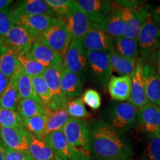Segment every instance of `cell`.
<instances>
[{
	"mask_svg": "<svg viewBox=\"0 0 160 160\" xmlns=\"http://www.w3.org/2000/svg\"><path fill=\"white\" fill-rule=\"evenodd\" d=\"M110 63L112 71H115L120 77L131 76L137 65V59L123 57L112 51L110 53Z\"/></svg>",
	"mask_w": 160,
	"mask_h": 160,
	"instance_id": "cell-29",
	"label": "cell"
},
{
	"mask_svg": "<svg viewBox=\"0 0 160 160\" xmlns=\"http://www.w3.org/2000/svg\"><path fill=\"white\" fill-rule=\"evenodd\" d=\"M84 51H97L111 53L113 51L112 39L104 32L91 28L82 39Z\"/></svg>",
	"mask_w": 160,
	"mask_h": 160,
	"instance_id": "cell-15",
	"label": "cell"
},
{
	"mask_svg": "<svg viewBox=\"0 0 160 160\" xmlns=\"http://www.w3.org/2000/svg\"><path fill=\"white\" fill-rule=\"evenodd\" d=\"M17 73L18 93H19V99L30 98V99L37 100L40 102L39 99L36 96L34 91H33L32 78L28 74H26L25 71L20 67V65Z\"/></svg>",
	"mask_w": 160,
	"mask_h": 160,
	"instance_id": "cell-32",
	"label": "cell"
},
{
	"mask_svg": "<svg viewBox=\"0 0 160 160\" xmlns=\"http://www.w3.org/2000/svg\"><path fill=\"white\" fill-rule=\"evenodd\" d=\"M142 65L143 61L139 59L137 62L134 71L131 75V88L128 102L137 110L149 103L145 94L142 77Z\"/></svg>",
	"mask_w": 160,
	"mask_h": 160,
	"instance_id": "cell-14",
	"label": "cell"
},
{
	"mask_svg": "<svg viewBox=\"0 0 160 160\" xmlns=\"http://www.w3.org/2000/svg\"><path fill=\"white\" fill-rule=\"evenodd\" d=\"M138 110L129 102L115 104L109 111V125L117 131H127L137 121Z\"/></svg>",
	"mask_w": 160,
	"mask_h": 160,
	"instance_id": "cell-6",
	"label": "cell"
},
{
	"mask_svg": "<svg viewBox=\"0 0 160 160\" xmlns=\"http://www.w3.org/2000/svg\"><path fill=\"white\" fill-rule=\"evenodd\" d=\"M54 19L45 15H22L15 10L13 11L15 25L21 26L29 31L35 37L36 41L51 26Z\"/></svg>",
	"mask_w": 160,
	"mask_h": 160,
	"instance_id": "cell-11",
	"label": "cell"
},
{
	"mask_svg": "<svg viewBox=\"0 0 160 160\" xmlns=\"http://www.w3.org/2000/svg\"><path fill=\"white\" fill-rule=\"evenodd\" d=\"M13 11L14 8L11 5L0 11V40L3 39L8 32L15 25Z\"/></svg>",
	"mask_w": 160,
	"mask_h": 160,
	"instance_id": "cell-37",
	"label": "cell"
},
{
	"mask_svg": "<svg viewBox=\"0 0 160 160\" xmlns=\"http://www.w3.org/2000/svg\"><path fill=\"white\" fill-rule=\"evenodd\" d=\"M13 2L11 0H0V11L6 8L11 5Z\"/></svg>",
	"mask_w": 160,
	"mask_h": 160,
	"instance_id": "cell-46",
	"label": "cell"
},
{
	"mask_svg": "<svg viewBox=\"0 0 160 160\" xmlns=\"http://www.w3.org/2000/svg\"><path fill=\"white\" fill-rule=\"evenodd\" d=\"M63 68V65L46 68L42 74L44 81L51 92L52 99L48 109L52 111L66 108L70 101L62 93L60 86L61 73Z\"/></svg>",
	"mask_w": 160,
	"mask_h": 160,
	"instance_id": "cell-7",
	"label": "cell"
},
{
	"mask_svg": "<svg viewBox=\"0 0 160 160\" xmlns=\"http://www.w3.org/2000/svg\"><path fill=\"white\" fill-rule=\"evenodd\" d=\"M45 68L63 65V59L54 51L39 42L35 41L27 53Z\"/></svg>",
	"mask_w": 160,
	"mask_h": 160,
	"instance_id": "cell-20",
	"label": "cell"
},
{
	"mask_svg": "<svg viewBox=\"0 0 160 160\" xmlns=\"http://www.w3.org/2000/svg\"><path fill=\"white\" fill-rule=\"evenodd\" d=\"M139 2H113L111 11L102 22L96 28L111 38L123 37L126 24L131 17L133 7Z\"/></svg>",
	"mask_w": 160,
	"mask_h": 160,
	"instance_id": "cell-2",
	"label": "cell"
},
{
	"mask_svg": "<svg viewBox=\"0 0 160 160\" xmlns=\"http://www.w3.org/2000/svg\"><path fill=\"white\" fill-rule=\"evenodd\" d=\"M150 16L148 5L138 3L133 7L131 17L126 24V28L123 37L137 39L142 26Z\"/></svg>",
	"mask_w": 160,
	"mask_h": 160,
	"instance_id": "cell-21",
	"label": "cell"
},
{
	"mask_svg": "<svg viewBox=\"0 0 160 160\" xmlns=\"http://www.w3.org/2000/svg\"><path fill=\"white\" fill-rule=\"evenodd\" d=\"M76 2L87 16L91 28L93 29L107 17L113 5L112 2L105 0H78Z\"/></svg>",
	"mask_w": 160,
	"mask_h": 160,
	"instance_id": "cell-10",
	"label": "cell"
},
{
	"mask_svg": "<svg viewBox=\"0 0 160 160\" xmlns=\"http://www.w3.org/2000/svg\"><path fill=\"white\" fill-rule=\"evenodd\" d=\"M145 157L147 160H160V133H150Z\"/></svg>",
	"mask_w": 160,
	"mask_h": 160,
	"instance_id": "cell-39",
	"label": "cell"
},
{
	"mask_svg": "<svg viewBox=\"0 0 160 160\" xmlns=\"http://www.w3.org/2000/svg\"><path fill=\"white\" fill-rule=\"evenodd\" d=\"M17 60L22 69L29 77H36L42 76L46 68L38 62L28 54H19L17 53Z\"/></svg>",
	"mask_w": 160,
	"mask_h": 160,
	"instance_id": "cell-33",
	"label": "cell"
},
{
	"mask_svg": "<svg viewBox=\"0 0 160 160\" xmlns=\"http://www.w3.org/2000/svg\"><path fill=\"white\" fill-rule=\"evenodd\" d=\"M32 84L35 94L39 99L40 102L45 108H48L51 103L52 97L51 92L44 81L42 76L32 77Z\"/></svg>",
	"mask_w": 160,
	"mask_h": 160,
	"instance_id": "cell-35",
	"label": "cell"
},
{
	"mask_svg": "<svg viewBox=\"0 0 160 160\" xmlns=\"http://www.w3.org/2000/svg\"><path fill=\"white\" fill-rule=\"evenodd\" d=\"M9 79L7 77H5V75L0 71V97L3 93V92L5 91V90L7 88L8 84Z\"/></svg>",
	"mask_w": 160,
	"mask_h": 160,
	"instance_id": "cell-43",
	"label": "cell"
},
{
	"mask_svg": "<svg viewBox=\"0 0 160 160\" xmlns=\"http://www.w3.org/2000/svg\"><path fill=\"white\" fill-rule=\"evenodd\" d=\"M87 62L96 81L102 88L105 89L111 77L112 68L110 63V53L103 52L88 51L85 53Z\"/></svg>",
	"mask_w": 160,
	"mask_h": 160,
	"instance_id": "cell-8",
	"label": "cell"
},
{
	"mask_svg": "<svg viewBox=\"0 0 160 160\" xmlns=\"http://www.w3.org/2000/svg\"><path fill=\"white\" fill-rule=\"evenodd\" d=\"M19 68L17 53L2 39L0 40V71L10 79L17 73Z\"/></svg>",
	"mask_w": 160,
	"mask_h": 160,
	"instance_id": "cell-25",
	"label": "cell"
},
{
	"mask_svg": "<svg viewBox=\"0 0 160 160\" xmlns=\"http://www.w3.org/2000/svg\"><path fill=\"white\" fill-rule=\"evenodd\" d=\"M0 127L25 128L23 119L17 111L0 107Z\"/></svg>",
	"mask_w": 160,
	"mask_h": 160,
	"instance_id": "cell-36",
	"label": "cell"
},
{
	"mask_svg": "<svg viewBox=\"0 0 160 160\" xmlns=\"http://www.w3.org/2000/svg\"><path fill=\"white\" fill-rule=\"evenodd\" d=\"M87 64L82 39L71 40L63 57V68L80 77L85 72Z\"/></svg>",
	"mask_w": 160,
	"mask_h": 160,
	"instance_id": "cell-9",
	"label": "cell"
},
{
	"mask_svg": "<svg viewBox=\"0 0 160 160\" xmlns=\"http://www.w3.org/2000/svg\"><path fill=\"white\" fill-rule=\"evenodd\" d=\"M17 112L22 119H25L37 115L45 114L46 108L37 100L28 98L19 100Z\"/></svg>",
	"mask_w": 160,
	"mask_h": 160,
	"instance_id": "cell-31",
	"label": "cell"
},
{
	"mask_svg": "<svg viewBox=\"0 0 160 160\" xmlns=\"http://www.w3.org/2000/svg\"><path fill=\"white\" fill-rule=\"evenodd\" d=\"M0 160H5V145L0 140Z\"/></svg>",
	"mask_w": 160,
	"mask_h": 160,
	"instance_id": "cell-45",
	"label": "cell"
},
{
	"mask_svg": "<svg viewBox=\"0 0 160 160\" xmlns=\"http://www.w3.org/2000/svg\"><path fill=\"white\" fill-rule=\"evenodd\" d=\"M45 2L53 10L57 17L61 19L69 14L73 4L72 0H45Z\"/></svg>",
	"mask_w": 160,
	"mask_h": 160,
	"instance_id": "cell-40",
	"label": "cell"
},
{
	"mask_svg": "<svg viewBox=\"0 0 160 160\" xmlns=\"http://www.w3.org/2000/svg\"><path fill=\"white\" fill-rule=\"evenodd\" d=\"M45 114L47 116V122L44 133L45 137L53 132L62 131L70 118L66 108L52 111L46 108Z\"/></svg>",
	"mask_w": 160,
	"mask_h": 160,
	"instance_id": "cell-27",
	"label": "cell"
},
{
	"mask_svg": "<svg viewBox=\"0 0 160 160\" xmlns=\"http://www.w3.org/2000/svg\"><path fill=\"white\" fill-rule=\"evenodd\" d=\"M29 156L28 151H17L5 146V160H27Z\"/></svg>",
	"mask_w": 160,
	"mask_h": 160,
	"instance_id": "cell-42",
	"label": "cell"
},
{
	"mask_svg": "<svg viewBox=\"0 0 160 160\" xmlns=\"http://www.w3.org/2000/svg\"><path fill=\"white\" fill-rule=\"evenodd\" d=\"M137 122L147 133H160V106L148 103L139 108L137 115Z\"/></svg>",
	"mask_w": 160,
	"mask_h": 160,
	"instance_id": "cell-18",
	"label": "cell"
},
{
	"mask_svg": "<svg viewBox=\"0 0 160 160\" xmlns=\"http://www.w3.org/2000/svg\"><path fill=\"white\" fill-rule=\"evenodd\" d=\"M2 40L17 53L25 55L29 53L36 39L24 28L15 25Z\"/></svg>",
	"mask_w": 160,
	"mask_h": 160,
	"instance_id": "cell-13",
	"label": "cell"
},
{
	"mask_svg": "<svg viewBox=\"0 0 160 160\" xmlns=\"http://www.w3.org/2000/svg\"><path fill=\"white\" fill-rule=\"evenodd\" d=\"M153 62H154L155 69L157 70V73L160 75V48L157 50L154 53V57H153Z\"/></svg>",
	"mask_w": 160,
	"mask_h": 160,
	"instance_id": "cell-44",
	"label": "cell"
},
{
	"mask_svg": "<svg viewBox=\"0 0 160 160\" xmlns=\"http://www.w3.org/2000/svg\"><path fill=\"white\" fill-rule=\"evenodd\" d=\"M62 131L76 154L82 160H90V129L88 123L83 119L70 117Z\"/></svg>",
	"mask_w": 160,
	"mask_h": 160,
	"instance_id": "cell-3",
	"label": "cell"
},
{
	"mask_svg": "<svg viewBox=\"0 0 160 160\" xmlns=\"http://www.w3.org/2000/svg\"><path fill=\"white\" fill-rule=\"evenodd\" d=\"M37 42L50 48L63 59L71 42L64 20L61 18H55L51 26L40 36Z\"/></svg>",
	"mask_w": 160,
	"mask_h": 160,
	"instance_id": "cell-4",
	"label": "cell"
},
{
	"mask_svg": "<svg viewBox=\"0 0 160 160\" xmlns=\"http://www.w3.org/2000/svg\"><path fill=\"white\" fill-rule=\"evenodd\" d=\"M150 15L160 17V5L159 7H157L155 8H153V10L150 9Z\"/></svg>",
	"mask_w": 160,
	"mask_h": 160,
	"instance_id": "cell-47",
	"label": "cell"
},
{
	"mask_svg": "<svg viewBox=\"0 0 160 160\" xmlns=\"http://www.w3.org/2000/svg\"><path fill=\"white\" fill-rule=\"evenodd\" d=\"M62 19L65 22L71 40L82 39L91 29L87 16L82 11L76 1H73V7L69 14Z\"/></svg>",
	"mask_w": 160,
	"mask_h": 160,
	"instance_id": "cell-12",
	"label": "cell"
},
{
	"mask_svg": "<svg viewBox=\"0 0 160 160\" xmlns=\"http://www.w3.org/2000/svg\"><path fill=\"white\" fill-rule=\"evenodd\" d=\"M145 94L150 103L160 106V75L150 63L142 65Z\"/></svg>",
	"mask_w": 160,
	"mask_h": 160,
	"instance_id": "cell-16",
	"label": "cell"
},
{
	"mask_svg": "<svg viewBox=\"0 0 160 160\" xmlns=\"http://www.w3.org/2000/svg\"><path fill=\"white\" fill-rule=\"evenodd\" d=\"M47 116L46 114L37 115L35 117L23 119L24 128L29 133L39 139H44Z\"/></svg>",
	"mask_w": 160,
	"mask_h": 160,
	"instance_id": "cell-34",
	"label": "cell"
},
{
	"mask_svg": "<svg viewBox=\"0 0 160 160\" xmlns=\"http://www.w3.org/2000/svg\"><path fill=\"white\" fill-rule=\"evenodd\" d=\"M90 129V151L97 160H128L132 149L108 123L96 121Z\"/></svg>",
	"mask_w": 160,
	"mask_h": 160,
	"instance_id": "cell-1",
	"label": "cell"
},
{
	"mask_svg": "<svg viewBox=\"0 0 160 160\" xmlns=\"http://www.w3.org/2000/svg\"><path fill=\"white\" fill-rule=\"evenodd\" d=\"M137 42L140 59L153 61L156 51L160 48V31L151 15L140 29Z\"/></svg>",
	"mask_w": 160,
	"mask_h": 160,
	"instance_id": "cell-5",
	"label": "cell"
},
{
	"mask_svg": "<svg viewBox=\"0 0 160 160\" xmlns=\"http://www.w3.org/2000/svg\"><path fill=\"white\" fill-rule=\"evenodd\" d=\"M14 10L22 15H45L57 17L55 12L44 0H26L17 3Z\"/></svg>",
	"mask_w": 160,
	"mask_h": 160,
	"instance_id": "cell-26",
	"label": "cell"
},
{
	"mask_svg": "<svg viewBox=\"0 0 160 160\" xmlns=\"http://www.w3.org/2000/svg\"><path fill=\"white\" fill-rule=\"evenodd\" d=\"M17 88V73L9 79L7 88L0 97V107L17 111L19 102Z\"/></svg>",
	"mask_w": 160,
	"mask_h": 160,
	"instance_id": "cell-28",
	"label": "cell"
},
{
	"mask_svg": "<svg viewBox=\"0 0 160 160\" xmlns=\"http://www.w3.org/2000/svg\"><path fill=\"white\" fill-rule=\"evenodd\" d=\"M128 160H131V159H128Z\"/></svg>",
	"mask_w": 160,
	"mask_h": 160,
	"instance_id": "cell-50",
	"label": "cell"
},
{
	"mask_svg": "<svg viewBox=\"0 0 160 160\" xmlns=\"http://www.w3.org/2000/svg\"><path fill=\"white\" fill-rule=\"evenodd\" d=\"M66 110L71 118L82 119L89 117L88 112L81 98H75L70 100Z\"/></svg>",
	"mask_w": 160,
	"mask_h": 160,
	"instance_id": "cell-38",
	"label": "cell"
},
{
	"mask_svg": "<svg viewBox=\"0 0 160 160\" xmlns=\"http://www.w3.org/2000/svg\"><path fill=\"white\" fill-rule=\"evenodd\" d=\"M83 103L92 110H97L101 106V97L97 91L88 89L85 91L82 98Z\"/></svg>",
	"mask_w": 160,
	"mask_h": 160,
	"instance_id": "cell-41",
	"label": "cell"
},
{
	"mask_svg": "<svg viewBox=\"0 0 160 160\" xmlns=\"http://www.w3.org/2000/svg\"><path fill=\"white\" fill-rule=\"evenodd\" d=\"M27 131V130H26ZM28 152L35 160H55L51 146L45 139H39L27 131Z\"/></svg>",
	"mask_w": 160,
	"mask_h": 160,
	"instance_id": "cell-23",
	"label": "cell"
},
{
	"mask_svg": "<svg viewBox=\"0 0 160 160\" xmlns=\"http://www.w3.org/2000/svg\"><path fill=\"white\" fill-rule=\"evenodd\" d=\"M27 160H35V159H33V158H32V157H31V156H29V157H28V159H27Z\"/></svg>",
	"mask_w": 160,
	"mask_h": 160,
	"instance_id": "cell-49",
	"label": "cell"
},
{
	"mask_svg": "<svg viewBox=\"0 0 160 160\" xmlns=\"http://www.w3.org/2000/svg\"><path fill=\"white\" fill-rule=\"evenodd\" d=\"M0 137L6 147L17 151H28V142L25 128L0 127Z\"/></svg>",
	"mask_w": 160,
	"mask_h": 160,
	"instance_id": "cell-19",
	"label": "cell"
},
{
	"mask_svg": "<svg viewBox=\"0 0 160 160\" xmlns=\"http://www.w3.org/2000/svg\"><path fill=\"white\" fill-rule=\"evenodd\" d=\"M44 139L51 146L55 160H82L70 147L62 131L53 132Z\"/></svg>",
	"mask_w": 160,
	"mask_h": 160,
	"instance_id": "cell-17",
	"label": "cell"
},
{
	"mask_svg": "<svg viewBox=\"0 0 160 160\" xmlns=\"http://www.w3.org/2000/svg\"><path fill=\"white\" fill-rule=\"evenodd\" d=\"M151 17L152 18V19L154 21V22L157 24L158 28H159V31H160V17H154V16H151Z\"/></svg>",
	"mask_w": 160,
	"mask_h": 160,
	"instance_id": "cell-48",
	"label": "cell"
},
{
	"mask_svg": "<svg viewBox=\"0 0 160 160\" xmlns=\"http://www.w3.org/2000/svg\"><path fill=\"white\" fill-rule=\"evenodd\" d=\"M113 51L123 57L137 59L139 54L137 39H130L125 37L111 38Z\"/></svg>",
	"mask_w": 160,
	"mask_h": 160,
	"instance_id": "cell-30",
	"label": "cell"
},
{
	"mask_svg": "<svg viewBox=\"0 0 160 160\" xmlns=\"http://www.w3.org/2000/svg\"><path fill=\"white\" fill-rule=\"evenodd\" d=\"M60 86L62 92L68 100L78 97L82 92L81 77L65 68L62 71Z\"/></svg>",
	"mask_w": 160,
	"mask_h": 160,
	"instance_id": "cell-22",
	"label": "cell"
},
{
	"mask_svg": "<svg viewBox=\"0 0 160 160\" xmlns=\"http://www.w3.org/2000/svg\"><path fill=\"white\" fill-rule=\"evenodd\" d=\"M108 87L110 95L113 99L119 102L128 100L131 88V76H111Z\"/></svg>",
	"mask_w": 160,
	"mask_h": 160,
	"instance_id": "cell-24",
	"label": "cell"
}]
</instances>
